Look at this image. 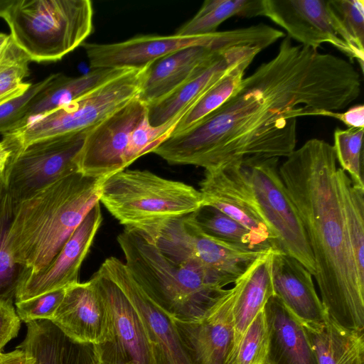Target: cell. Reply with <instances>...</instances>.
I'll return each instance as SVG.
<instances>
[{"mask_svg": "<svg viewBox=\"0 0 364 364\" xmlns=\"http://www.w3.org/2000/svg\"><path fill=\"white\" fill-rule=\"evenodd\" d=\"M260 48L237 46L230 50L225 55L203 69L170 94L159 101L147 105L149 123L159 126L171 121L193 105L216 82L238 63L251 55H257Z\"/></svg>", "mask_w": 364, "mask_h": 364, "instance_id": "22", "label": "cell"}, {"mask_svg": "<svg viewBox=\"0 0 364 364\" xmlns=\"http://www.w3.org/2000/svg\"><path fill=\"white\" fill-rule=\"evenodd\" d=\"M360 92L351 63L296 46L287 36L275 56L244 77L225 102L153 153L205 170L247 156L287 158L296 149L298 117L345 109Z\"/></svg>", "mask_w": 364, "mask_h": 364, "instance_id": "1", "label": "cell"}, {"mask_svg": "<svg viewBox=\"0 0 364 364\" xmlns=\"http://www.w3.org/2000/svg\"><path fill=\"white\" fill-rule=\"evenodd\" d=\"M302 326L318 364H364L363 331L343 328L329 317Z\"/></svg>", "mask_w": 364, "mask_h": 364, "instance_id": "26", "label": "cell"}, {"mask_svg": "<svg viewBox=\"0 0 364 364\" xmlns=\"http://www.w3.org/2000/svg\"><path fill=\"white\" fill-rule=\"evenodd\" d=\"M363 129H336L333 149L337 162L350 178L352 184L364 188L363 181Z\"/></svg>", "mask_w": 364, "mask_h": 364, "instance_id": "32", "label": "cell"}, {"mask_svg": "<svg viewBox=\"0 0 364 364\" xmlns=\"http://www.w3.org/2000/svg\"><path fill=\"white\" fill-rule=\"evenodd\" d=\"M274 250H270L257 259L238 279L240 289L232 308V353L247 328L256 316L264 310L267 302L274 295L272 279V259Z\"/></svg>", "mask_w": 364, "mask_h": 364, "instance_id": "24", "label": "cell"}, {"mask_svg": "<svg viewBox=\"0 0 364 364\" xmlns=\"http://www.w3.org/2000/svg\"><path fill=\"white\" fill-rule=\"evenodd\" d=\"M327 141L311 139L279 166L310 245L321 300L339 326L364 330V282L358 277L346 220L342 175Z\"/></svg>", "mask_w": 364, "mask_h": 364, "instance_id": "2", "label": "cell"}, {"mask_svg": "<svg viewBox=\"0 0 364 364\" xmlns=\"http://www.w3.org/2000/svg\"><path fill=\"white\" fill-rule=\"evenodd\" d=\"M21 327L13 301L0 299V350L18 336Z\"/></svg>", "mask_w": 364, "mask_h": 364, "instance_id": "38", "label": "cell"}, {"mask_svg": "<svg viewBox=\"0 0 364 364\" xmlns=\"http://www.w3.org/2000/svg\"><path fill=\"white\" fill-rule=\"evenodd\" d=\"M50 321L71 341L84 345L106 341L111 328L106 302L90 279L66 288Z\"/></svg>", "mask_w": 364, "mask_h": 364, "instance_id": "19", "label": "cell"}, {"mask_svg": "<svg viewBox=\"0 0 364 364\" xmlns=\"http://www.w3.org/2000/svg\"><path fill=\"white\" fill-rule=\"evenodd\" d=\"M50 74L43 80L32 84L22 95L0 104V133L14 129L26 114L31 100L53 79Z\"/></svg>", "mask_w": 364, "mask_h": 364, "instance_id": "37", "label": "cell"}, {"mask_svg": "<svg viewBox=\"0 0 364 364\" xmlns=\"http://www.w3.org/2000/svg\"><path fill=\"white\" fill-rule=\"evenodd\" d=\"M189 215L196 226L210 237L251 250L264 251L257 247L245 227L214 207L203 205Z\"/></svg>", "mask_w": 364, "mask_h": 364, "instance_id": "31", "label": "cell"}, {"mask_svg": "<svg viewBox=\"0 0 364 364\" xmlns=\"http://www.w3.org/2000/svg\"><path fill=\"white\" fill-rule=\"evenodd\" d=\"M88 130L35 141L13 154L4 172L13 204L79 172L77 159Z\"/></svg>", "mask_w": 364, "mask_h": 364, "instance_id": "11", "label": "cell"}, {"mask_svg": "<svg viewBox=\"0 0 364 364\" xmlns=\"http://www.w3.org/2000/svg\"><path fill=\"white\" fill-rule=\"evenodd\" d=\"M12 151L2 140L0 141V171L4 172L11 156Z\"/></svg>", "mask_w": 364, "mask_h": 364, "instance_id": "41", "label": "cell"}, {"mask_svg": "<svg viewBox=\"0 0 364 364\" xmlns=\"http://www.w3.org/2000/svg\"><path fill=\"white\" fill-rule=\"evenodd\" d=\"M125 70L127 69H91L87 73L78 77H68L62 73H55L50 82L31 100L26 114L14 129L21 127L29 122L76 100Z\"/></svg>", "mask_w": 364, "mask_h": 364, "instance_id": "25", "label": "cell"}, {"mask_svg": "<svg viewBox=\"0 0 364 364\" xmlns=\"http://www.w3.org/2000/svg\"><path fill=\"white\" fill-rule=\"evenodd\" d=\"M148 237L169 259L202 269L223 288L235 283L257 259L270 250H254L210 237L189 215L165 223Z\"/></svg>", "mask_w": 364, "mask_h": 364, "instance_id": "9", "label": "cell"}, {"mask_svg": "<svg viewBox=\"0 0 364 364\" xmlns=\"http://www.w3.org/2000/svg\"><path fill=\"white\" fill-rule=\"evenodd\" d=\"M269 340V331L263 310L247 328L229 364H266Z\"/></svg>", "mask_w": 364, "mask_h": 364, "instance_id": "34", "label": "cell"}, {"mask_svg": "<svg viewBox=\"0 0 364 364\" xmlns=\"http://www.w3.org/2000/svg\"><path fill=\"white\" fill-rule=\"evenodd\" d=\"M103 179L76 172L14 205L8 236L14 260L31 272L46 267L100 202Z\"/></svg>", "mask_w": 364, "mask_h": 364, "instance_id": "3", "label": "cell"}, {"mask_svg": "<svg viewBox=\"0 0 364 364\" xmlns=\"http://www.w3.org/2000/svg\"><path fill=\"white\" fill-rule=\"evenodd\" d=\"M4 356V353H3L1 350H0V361L2 360L3 357Z\"/></svg>", "mask_w": 364, "mask_h": 364, "instance_id": "45", "label": "cell"}, {"mask_svg": "<svg viewBox=\"0 0 364 364\" xmlns=\"http://www.w3.org/2000/svg\"><path fill=\"white\" fill-rule=\"evenodd\" d=\"M200 319H173L191 364H229L234 347L232 308L240 289L237 279Z\"/></svg>", "mask_w": 364, "mask_h": 364, "instance_id": "16", "label": "cell"}, {"mask_svg": "<svg viewBox=\"0 0 364 364\" xmlns=\"http://www.w3.org/2000/svg\"><path fill=\"white\" fill-rule=\"evenodd\" d=\"M117 240L136 282L172 319H200L227 291L202 269L169 259L138 230L124 228Z\"/></svg>", "mask_w": 364, "mask_h": 364, "instance_id": "4", "label": "cell"}, {"mask_svg": "<svg viewBox=\"0 0 364 364\" xmlns=\"http://www.w3.org/2000/svg\"><path fill=\"white\" fill-rule=\"evenodd\" d=\"M13 2V0H0V17L3 18L7 9Z\"/></svg>", "mask_w": 364, "mask_h": 364, "instance_id": "43", "label": "cell"}, {"mask_svg": "<svg viewBox=\"0 0 364 364\" xmlns=\"http://www.w3.org/2000/svg\"><path fill=\"white\" fill-rule=\"evenodd\" d=\"M31 363L32 358L19 348L4 353V356L0 361V364H31Z\"/></svg>", "mask_w": 364, "mask_h": 364, "instance_id": "40", "label": "cell"}, {"mask_svg": "<svg viewBox=\"0 0 364 364\" xmlns=\"http://www.w3.org/2000/svg\"><path fill=\"white\" fill-rule=\"evenodd\" d=\"M11 41L10 35L0 33V60Z\"/></svg>", "mask_w": 364, "mask_h": 364, "instance_id": "42", "label": "cell"}, {"mask_svg": "<svg viewBox=\"0 0 364 364\" xmlns=\"http://www.w3.org/2000/svg\"><path fill=\"white\" fill-rule=\"evenodd\" d=\"M6 193V186L4 172L0 171V200Z\"/></svg>", "mask_w": 364, "mask_h": 364, "instance_id": "44", "label": "cell"}, {"mask_svg": "<svg viewBox=\"0 0 364 364\" xmlns=\"http://www.w3.org/2000/svg\"><path fill=\"white\" fill-rule=\"evenodd\" d=\"M65 290L66 288L60 289L16 301V311L19 318L26 323L41 320L51 321L65 296Z\"/></svg>", "mask_w": 364, "mask_h": 364, "instance_id": "36", "label": "cell"}, {"mask_svg": "<svg viewBox=\"0 0 364 364\" xmlns=\"http://www.w3.org/2000/svg\"><path fill=\"white\" fill-rule=\"evenodd\" d=\"M257 202L279 249L298 260L311 274L316 265L298 212L279 173V158L247 156L242 159Z\"/></svg>", "mask_w": 364, "mask_h": 364, "instance_id": "10", "label": "cell"}, {"mask_svg": "<svg viewBox=\"0 0 364 364\" xmlns=\"http://www.w3.org/2000/svg\"><path fill=\"white\" fill-rule=\"evenodd\" d=\"M262 16L284 28L288 37L315 50L329 43L351 59L362 73L363 60L352 47L329 0H262Z\"/></svg>", "mask_w": 364, "mask_h": 364, "instance_id": "14", "label": "cell"}, {"mask_svg": "<svg viewBox=\"0 0 364 364\" xmlns=\"http://www.w3.org/2000/svg\"><path fill=\"white\" fill-rule=\"evenodd\" d=\"M147 114V106L134 98L90 129L79 154V172L105 178L128 167L133 130Z\"/></svg>", "mask_w": 364, "mask_h": 364, "instance_id": "15", "label": "cell"}, {"mask_svg": "<svg viewBox=\"0 0 364 364\" xmlns=\"http://www.w3.org/2000/svg\"><path fill=\"white\" fill-rule=\"evenodd\" d=\"M90 0H13L3 18L13 42L31 61L55 62L92 33Z\"/></svg>", "mask_w": 364, "mask_h": 364, "instance_id": "6", "label": "cell"}, {"mask_svg": "<svg viewBox=\"0 0 364 364\" xmlns=\"http://www.w3.org/2000/svg\"><path fill=\"white\" fill-rule=\"evenodd\" d=\"M102 222L99 202L89 211L55 258L44 268L28 274L16 292L15 302L79 282L81 265Z\"/></svg>", "mask_w": 364, "mask_h": 364, "instance_id": "18", "label": "cell"}, {"mask_svg": "<svg viewBox=\"0 0 364 364\" xmlns=\"http://www.w3.org/2000/svg\"><path fill=\"white\" fill-rule=\"evenodd\" d=\"M30 62L11 40L0 60V104L22 95L31 87V83L23 81L29 75Z\"/></svg>", "mask_w": 364, "mask_h": 364, "instance_id": "33", "label": "cell"}, {"mask_svg": "<svg viewBox=\"0 0 364 364\" xmlns=\"http://www.w3.org/2000/svg\"><path fill=\"white\" fill-rule=\"evenodd\" d=\"M262 0H205L198 12L175 34L195 36L213 33L225 20L238 16H262Z\"/></svg>", "mask_w": 364, "mask_h": 364, "instance_id": "27", "label": "cell"}, {"mask_svg": "<svg viewBox=\"0 0 364 364\" xmlns=\"http://www.w3.org/2000/svg\"><path fill=\"white\" fill-rule=\"evenodd\" d=\"M272 39L270 27L259 23L202 36H138L114 43L85 42L82 46L91 69H141L159 58L191 46H250L264 50L270 46Z\"/></svg>", "mask_w": 364, "mask_h": 364, "instance_id": "8", "label": "cell"}, {"mask_svg": "<svg viewBox=\"0 0 364 364\" xmlns=\"http://www.w3.org/2000/svg\"><path fill=\"white\" fill-rule=\"evenodd\" d=\"M14 205L7 192L0 200V299L13 301L16 292L32 270L16 262L8 245Z\"/></svg>", "mask_w": 364, "mask_h": 364, "instance_id": "29", "label": "cell"}, {"mask_svg": "<svg viewBox=\"0 0 364 364\" xmlns=\"http://www.w3.org/2000/svg\"><path fill=\"white\" fill-rule=\"evenodd\" d=\"M31 364H33V358H32V363Z\"/></svg>", "mask_w": 364, "mask_h": 364, "instance_id": "46", "label": "cell"}, {"mask_svg": "<svg viewBox=\"0 0 364 364\" xmlns=\"http://www.w3.org/2000/svg\"><path fill=\"white\" fill-rule=\"evenodd\" d=\"M342 186L346 225L354 262L360 279L364 282V188L352 184L344 171Z\"/></svg>", "mask_w": 364, "mask_h": 364, "instance_id": "30", "label": "cell"}, {"mask_svg": "<svg viewBox=\"0 0 364 364\" xmlns=\"http://www.w3.org/2000/svg\"><path fill=\"white\" fill-rule=\"evenodd\" d=\"M90 279L105 299L111 322L108 339L92 346L96 364H155L143 322L124 294L101 268Z\"/></svg>", "mask_w": 364, "mask_h": 364, "instance_id": "13", "label": "cell"}, {"mask_svg": "<svg viewBox=\"0 0 364 364\" xmlns=\"http://www.w3.org/2000/svg\"><path fill=\"white\" fill-rule=\"evenodd\" d=\"M100 203L124 228L151 236L165 223L203 205L199 190L148 170L125 169L104 178Z\"/></svg>", "mask_w": 364, "mask_h": 364, "instance_id": "5", "label": "cell"}, {"mask_svg": "<svg viewBox=\"0 0 364 364\" xmlns=\"http://www.w3.org/2000/svg\"><path fill=\"white\" fill-rule=\"evenodd\" d=\"M232 48L194 46L155 60L146 68L138 99L146 106L159 101Z\"/></svg>", "mask_w": 364, "mask_h": 364, "instance_id": "20", "label": "cell"}, {"mask_svg": "<svg viewBox=\"0 0 364 364\" xmlns=\"http://www.w3.org/2000/svg\"><path fill=\"white\" fill-rule=\"evenodd\" d=\"M124 294L139 315L155 364H191L173 321L143 291L125 263L109 257L100 267Z\"/></svg>", "mask_w": 364, "mask_h": 364, "instance_id": "17", "label": "cell"}, {"mask_svg": "<svg viewBox=\"0 0 364 364\" xmlns=\"http://www.w3.org/2000/svg\"><path fill=\"white\" fill-rule=\"evenodd\" d=\"M256 55H251L244 58L209 88L181 119L171 134L193 126L234 95L245 77L246 70Z\"/></svg>", "mask_w": 364, "mask_h": 364, "instance_id": "28", "label": "cell"}, {"mask_svg": "<svg viewBox=\"0 0 364 364\" xmlns=\"http://www.w3.org/2000/svg\"><path fill=\"white\" fill-rule=\"evenodd\" d=\"M274 294L302 323L319 324L328 316L316 291L312 274L296 259L274 250L272 259Z\"/></svg>", "mask_w": 364, "mask_h": 364, "instance_id": "21", "label": "cell"}, {"mask_svg": "<svg viewBox=\"0 0 364 364\" xmlns=\"http://www.w3.org/2000/svg\"><path fill=\"white\" fill-rule=\"evenodd\" d=\"M242 159L205 170L200 189L203 205H210L245 227L261 250H280L255 198Z\"/></svg>", "mask_w": 364, "mask_h": 364, "instance_id": "12", "label": "cell"}, {"mask_svg": "<svg viewBox=\"0 0 364 364\" xmlns=\"http://www.w3.org/2000/svg\"><path fill=\"white\" fill-rule=\"evenodd\" d=\"M264 312L269 338L266 364H318L301 322L277 296Z\"/></svg>", "mask_w": 364, "mask_h": 364, "instance_id": "23", "label": "cell"}, {"mask_svg": "<svg viewBox=\"0 0 364 364\" xmlns=\"http://www.w3.org/2000/svg\"><path fill=\"white\" fill-rule=\"evenodd\" d=\"M322 117L337 119L345 124L348 128H364V106L355 105L344 112L324 110Z\"/></svg>", "mask_w": 364, "mask_h": 364, "instance_id": "39", "label": "cell"}, {"mask_svg": "<svg viewBox=\"0 0 364 364\" xmlns=\"http://www.w3.org/2000/svg\"><path fill=\"white\" fill-rule=\"evenodd\" d=\"M146 68L127 69L85 95L2 134L13 154L30 144L88 130L138 97Z\"/></svg>", "mask_w": 364, "mask_h": 364, "instance_id": "7", "label": "cell"}, {"mask_svg": "<svg viewBox=\"0 0 364 364\" xmlns=\"http://www.w3.org/2000/svg\"><path fill=\"white\" fill-rule=\"evenodd\" d=\"M352 47L364 60V1L329 0Z\"/></svg>", "mask_w": 364, "mask_h": 364, "instance_id": "35", "label": "cell"}]
</instances>
